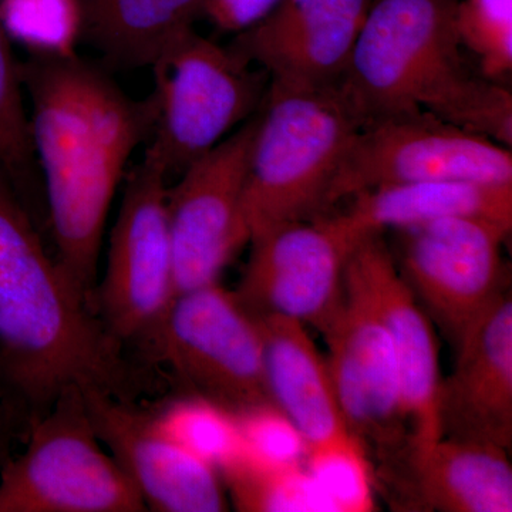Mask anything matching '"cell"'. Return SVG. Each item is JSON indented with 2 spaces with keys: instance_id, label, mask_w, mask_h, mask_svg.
Instances as JSON below:
<instances>
[{
  "instance_id": "6da1fadb",
  "label": "cell",
  "mask_w": 512,
  "mask_h": 512,
  "mask_svg": "<svg viewBox=\"0 0 512 512\" xmlns=\"http://www.w3.org/2000/svg\"><path fill=\"white\" fill-rule=\"evenodd\" d=\"M20 77L55 256L93 305L111 204L128 161L153 134L156 107L77 53L29 55Z\"/></svg>"
},
{
  "instance_id": "7a4b0ae2",
  "label": "cell",
  "mask_w": 512,
  "mask_h": 512,
  "mask_svg": "<svg viewBox=\"0 0 512 512\" xmlns=\"http://www.w3.org/2000/svg\"><path fill=\"white\" fill-rule=\"evenodd\" d=\"M136 400L144 379L0 168V400L25 434L69 387Z\"/></svg>"
},
{
  "instance_id": "3957f363",
  "label": "cell",
  "mask_w": 512,
  "mask_h": 512,
  "mask_svg": "<svg viewBox=\"0 0 512 512\" xmlns=\"http://www.w3.org/2000/svg\"><path fill=\"white\" fill-rule=\"evenodd\" d=\"M457 2L373 0L340 84L365 123L427 111L511 148V93L468 70Z\"/></svg>"
},
{
  "instance_id": "277c9868",
  "label": "cell",
  "mask_w": 512,
  "mask_h": 512,
  "mask_svg": "<svg viewBox=\"0 0 512 512\" xmlns=\"http://www.w3.org/2000/svg\"><path fill=\"white\" fill-rule=\"evenodd\" d=\"M262 106L245 185L251 239L325 215L333 178L365 124L340 82L322 87L271 82Z\"/></svg>"
},
{
  "instance_id": "5b68a950",
  "label": "cell",
  "mask_w": 512,
  "mask_h": 512,
  "mask_svg": "<svg viewBox=\"0 0 512 512\" xmlns=\"http://www.w3.org/2000/svg\"><path fill=\"white\" fill-rule=\"evenodd\" d=\"M136 349L185 394L204 397L229 412L272 404L258 316L220 282L175 295Z\"/></svg>"
},
{
  "instance_id": "8992f818",
  "label": "cell",
  "mask_w": 512,
  "mask_h": 512,
  "mask_svg": "<svg viewBox=\"0 0 512 512\" xmlns=\"http://www.w3.org/2000/svg\"><path fill=\"white\" fill-rule=\"evenodd\" d=\"M150 67L156 121L147 148L168 177L218 146L265 99L266 73L194 28L171 40Z\"/></svg>"
},
{
  "instance_id": "52a82bcc",
  "label": "cell",
  "mask_w": 512,
  "mask_h": 512,
  "mask_svg": "<svg viewBox=\"0 0 512 512\" xmlns=\"http://www.w3.org/2000/svg\"><path fill=\"white\" fill-rule=\"evenodd\" d=\"M0 470V512H144L137 488L93 429L83 389L69 387L25 431Z\"/></svg>"
},
{
  "instance_id": "ba28073f",
  "label": "cell",
  "mask_w": 512,
  "mask_h": 512,
  "mask_svg": "<svg viewBox=\"0 0 512 512\" xmlns=\"http://www.w3.org/2000/svg\"><path fill=\"white\" fill-rule=\"evenodd\" d=\"M168 175L146 148L127 175L111 228L106 272L93 308L120 343L137 346L153 332L177 295L168 228Z\"/></svg>"
},
{
  "instance_id": "9c48e42d",
  "label": "cell",
  "mask_w": 512,
  "mask_h": 512,
  "mask_svg": "<svg viewBox=\"0 0 512 512\" xmlns=\"http://www.w3.org/2000/svg\"><path fill=\"white\" fill-rule=\"evenodd\" d=\"M436 180L512 183L511 148L427 111L366 121L333 178L326 210L360 192Z\"/></svg>"
},
{
  "instance_id": "30bf717a",
  "label": "cell",
  "mask_w": 512,
  "mask_h": 512,
  "mask_svg": "<svg viewBox=\"0 0 512 512\" xmlns=\"http://www.w3.org/2000/svg\"><path fill=\"white\" fill-rule=\"evenodd\" d=\"M399 231L404 281L457 350L505 295L503 245L511 228L447 218Z\"/></svg>"
},
{
  "instance_id": "8fae6325",
  "label": "cell",
  "mask_w": 512,
  "mask_h": 512,
  "mask_svg": "<svg viewBox=\"0 0 512 512\" xmlns=\"http://www.w3.org/2000/svg\"><path fill=\"white\" fill-rule=\"evenodd\" d=\"M256 121L258 116L245 121L168 187L177 295L220 282L229 262L251 241L244 200Z\"/></svg>"
},
{
  "instance_id": "7c38bea8",
  "label": "cell",
  "mask_w": 512,
  "mask_h": 512,
  "mask_svg": "<svg viewBox=\"0 0 512 512\" xmlns=\"http://www.w3.org/2000/svg\"><path fill=\"white\" fill-rule=\"evenodd\" d=\"M359 241L333 215L271 229L249 242L235 292L255 315L285 316L323 335L342 308L346 262Z\"/></svg>"
},
{
  "instance_id": "4fadbf2b",
  "label": "cell",
  "mask_w": 512,
  "mask_h": 512,
  "mask_svg": "<svg viewBox=\"0 0 512 512\" xmlns=\"http://www.w3.org/2000/svg\"><path fill=\"white\" fill-rule=\"evenodd\" d=\"M345 291L365 303L389 333L402 376L410 453L426 450L441 439L437 420L441 375L436 330L404 281L382 234L366 235L350 251Z\"/></svg>"
},
{
  "instance_id": "5bb4252c",
  "label": "cell",
  "mask_w": 512,
  "mask_h": 512,
  "mask_svg": "<svg viewBox=\"0 0 512 512\" xmlns=\"http://www.w3.org/2000/svg\"><path fill=\"white\" fill-rule=\"evenodd\" d=\"M83 394L97 437L137 488L147 511L229 510L220 471L168 439L153 409L100 390Z\"/></svg>"
},
{
  "instance_id": "9a60e30c",
  "label": "cell",
  "mask_w": 512,
  "mask_h": 512,
  "mask_svg": "<svg viewBox=\"0 0 512 512\" xmlns=\"http://www.w3.org/2000/svg\"><path fill=\"white\" fill-rule=\"evenodd\" d=\"M323 336L329 346L330 377L349 430L363 443L400 446L407 440L409 424L396 350L383 323L345 291L342 308Z\"/></svg>"
},
{
  "instance_id": "2e32d148",
  "label": "cell",
  "mask_w": 512,
  "mask_h": 512,
  "mask_svg": "<svg viewBox=\"0 0 512 512\" xmlns=\"http://www.w3.org/2000/svg\"><path fill=\"white\" fill-rule=\"evenodd\" d=\"M373 0H281L232 47L271 82L322 87L339 83Z\"/></svg>"
},
{
  "instance_id": "e0dca14e",
  "label": "cell",
  "mask_w": 512,
  "mask_h": 512,
  "mask_svg": "<svg viewBox=\"0 0 512 512\" xmlns=\"http://www.w3.org/2000/svg\"><path fill=\"white\" fill-rule=\"evenodd\" d=\"M440 436L512 446V301L505 295L457 349L453 373L441 379Z\"/></svg>"
},
{
  "instance_id": "ac0fdd59",
  "label": "cell",
  "mask_w": 512,
  "mask_h": 512,
  "mask_svg": "<svg viewBox=\"0 0 512 512\" xmlns=\"http://www.w3.org/2000/svg\"><path fill=\"white\" fill-rule=\"evenodd\" d=\"M264 338L269 397L308 447L350 431L336 397L328 362L308 326L279 315H256Z\"/></svg>"
},
{
  "instance_id": "d6986e66",
  "label": "cell",
  "mask_w": 512,
  "mask_h": 512,
  "mask_svg": "<svg viewBox=\"0 0 512 512\" xmlns=\"http://www.w3.org/2000/svg\"><path fill=\"white\" fill-rule=\"evenodd\" d=\"M350 200L349 210L333 217L356 241L384 229L399 231L447 218H477L512 228V183L420 181L360 192Z\"/></svg>"
},
{
  "instance_id": "ffe728a7",
  "label": "cell",
  "mask_w": 512,
  "mask_h": 512,
  "mask_svg": "<svg viewBox=\"0 0 512 512\" xmlns=\"http://www.w3.org/2000/svg\"><path fill=\"white\" fill-rule=\"evenodd\" d=\"M507 451L483 441L441 437L410 454L421 504L441 512H511Z\"/></svg>"
},
{
  "instance_id": "44dd1931",
  "label": "cell",
  "mask_w": 512,
  "mask_h": 512,
  "mask_svg": "<svg viewBox=\"0 0 512 512\" xmlns=\"http://www.w3.org/2000/svg\"><path fill=\"white\" fill-rule=\"evenodd\" d=\"M83 37L120 69L151 66L192 28L204 0H80Z\"/></svg>"
},
{
  "instance_id": "7402d4cb",
  "label": "cell",
  "mask_w": 512,
  "mask_h": 512,
  "mask_svg": "<svg viewBox=\"0 0 512 512\" xmlns=\"http://www.w3.org/2000/svg\"><path fill=\"white\" fill-rule=\"evenodd\" d=\"M220 474L238 511L333 512L305 463L264 466L241 456Z\"/></svg>"
},
{
  "instance_id": "603a6c76",
  "label": "cell",
  "mask_w": 512,
  "mask_h": 512,
  "mask_svg": "<svg viewBox=\"0 0 512 512\" xmlns=\"http://www.w3.org/2000/svg\"><path fill=\"white\" fill-rule=\"evenodd\" d=\"M153 412L168 439L220 473L244 454L237 416L204 397L184 393Z\"/></svg>"
},
{
  "instance_id": "cb8c5ba5",
  "label": "cell",
  "mask_w": 512,
  "mask_h": 512,
  "mask_svg": "<svg viewBox=\"0 0 512 512\" xmlns=\"http://www.w3.org/2000/svg\"><path fill=\"white\" fill-rule=\"evenodd\" d=\"M10 40L0 16V168L36 220V195L42 180L23 99L20 62Z\"/></svg>"
},
{
  "instance_id": "d4e9b609",
  "label": "cell",
  "mask_w": 512,
  "mask_h": 512,
  "mask_svg": "<svg viewBox=\"0 0 512 512\" xmlns=\"http://www.w3.org/2000/svg\"><path fill=\"white\" fill-rule=\"evenodd\" d=\"M305 467L333 512L375 510V484L365 443L352 431L308 447Z\"/></svg>"
},
{
  "instance_id": "484cf974",
  "label": "cell",
  "mask_w": 512,
  "mask_h": 512,
  "mask_svg": "<svg viewBox=\"0 0 512 512\" xmlns=\"http://www.w3.org/2000/svg\"><path fill=\"white\" fill-rule=\"evenodd\" d=\"M0 16L29 55H74L83 37L80 0H0Z\"/></svg>"
},
{
  "instance_id": "4316f807",
  "label": "cell",
  "mask_w": 512,
  "mask_h": 512,
  "mask_svg": "<svg viewBox=\"0 0 512 512\" xmlns=\"http://www.w3.org/2000/svg\"><path fill=\"white\" fill-rule=\"evenodd\" d=\"M456 29L485 79H503L512 70V0H458Z\"/></svg>"
},
{
  "instance_id": "83f0119b",
  "label": "cell",
  "mask_w": 512,
  "mask_h": 512,
  "mask_svg": "<svg viewBox=\"0 0 512 512\" xmlns=\"http://www.w3.org/2000/svg\"><path fill=\"white\" fill-rule=\"evenodd\" d=\"M244 456L264 466L305 463L308 444L302 434L274 404H262L235 414Z\"/></svg>"
},
{
  "instance_id": "f1b7e54d",
  "label": "cell",
  "mask_w": 512,
  "mask_h": 512,
  "mask_svg": "<svg viewBox=\"0 0 512 512\" xmlns=\"http://www.w3.org/2000/svg\"><path fill=\"white\" fill-rule=\"evenodd\" d=\"M281 0H204L201 15L215 28L239 33L254 28Z\"/></svg>"
},
{
  "instance_id": "f546056e",
  "label": "cell",
  "mask_w": 512,
  "mask_h": 512,
  "mask_svg": "<svg viewBox=\"0 0 512 512\" xmlns=\"http://www.w3.org/2000/svg\"><path fill=\"white\" fill-rule=\"evenodd\" d=\"M12 433V423H10L8 412H6L5 406L0 400V466L9 457L8 450Z\"/></svg>"
}]
</instances>
